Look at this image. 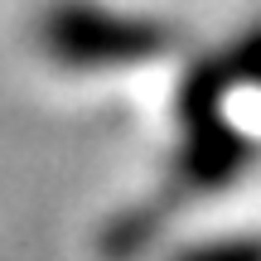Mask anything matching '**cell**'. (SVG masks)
Here are the masks:
<instances>
[{
	"mask_svg": "<svg viewBox=\"0 0 261 261\" xmlns=\"http://www.w3.org/2000/svg\"><path fill=\"white\" fill-rule=\"evenodd\" d=\"M34 34L44 58L68 68V73L160 63L179 44L174 24H165L155 15H130V10L102 5V0H48Z\"/></svg>",
	"mask_w": 261,
	"mask_h": 261,
	"instance_id": "cell-1",
	"label": "cell"
},
{
	"mask_svg": "<svg viewBox=\"0 0 261 261\" xmlns=\"http://www.w3.org/2000/svg\"><path fill=\"white\" fill-rule=\"evenodd\" d=\"M169 261H261V232H232V237H208L198 247H184Z\"/></svg>",
	"mask_w": 261,
	"mask_h": 261,
	"instance_id": "cell-2",
	"label": "cell"
}]
</instances>
